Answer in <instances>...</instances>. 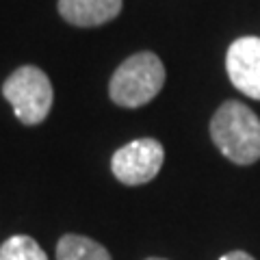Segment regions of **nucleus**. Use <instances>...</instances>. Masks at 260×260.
<instances>
[{"mask_svg": "<svg viewBox=\"0 0 260 260\" xmlns=\"http://www.w3.org/2000/svg\"><path fill=\"white\" fill-rule=\"evenodd\" d=\"M165 85V65L154 52H137L115 70L111 78V100L126 109H137L158 95Z\"/></svg>", "mask_w": 260, "mask_h": 260, "instance_id": "obj_2", "label": "nucleus"}, {"mask_svg": "<svg viewBox=\"0 0 260 260\" xmlns=\"http://www.w3.org/2000/svg\"><path fill=\"white\" fill-rule=\"evenodd\" d=\"M3 95L13 107V113L22 124L37 126L48 117L52 109V85L44 70L35 65H22L5 80Z\"/></svg>", "mask_w": 260, "mask_h": 260, "instance_id": "obj_3", "label": "nucleus"}, {"mask_svg": "<svg viewBox=\"0 0 260 260\" xmlns=\"http://www.w3.org/2000/svg\"><path fill=\"white\" fill-rule=\"evenodd\" d=\"M56 260H113L109 249L80 234H65L56 243Z\"/></svg>", "mask_w": 260, "mask_h": 260, "instance_id": "obj_7", "label": "nucleus"}, {"mask_svg": "<svg viewBox=\"0 0 260 260\" xmlns=\"http://www.w3.org/2000/svg\"><path fill=\"white\" fill-rule=\"evenodd\" d=\"M162 160H165V150L156 139H135L113 154L111 169L113 176L121 184L139 186L150 182L160 172Z\"/></svg>", "mask_w": 260, "mask_h": 260, "instance_id": "obj_4", "label": "nucleus"}, {"mask_svg": "<svg viewBox=\"0 0 260 260\" xmlns=\"http://www.w3.org/2000/svg\"><path fill=\"white\" fill-rule=\"evenodd\" d=\"M225 72L243 95L260 100V37L247 35L232 42L225 54Z\"/></svg>", "mask_w": 260, "mask_h": 260, "instance_id": "obj_5", "label": "nucleus"}, {"mask_svg": "<svg viewBox=\"0 0 260 260\" xmlns=\"http://www.w3.org/2000/svg\"><path fill=\"white\" fill-rule=\"evenodd\" d=\"M219 260H256V258H254V256H249L247 251L237 249V251H230V254H223Z\"/></svg>", "mask_w": 260, "mask_h": 260, "instance_id": "obj_9", "label": "nucleus"}, {"mask_svg": "<svg viewBox=\"0 0 260 260\" xmlns=\"http://www.w3.org/2000/svg\"><path fill=\"white\" fill-rule=\"evenodd\" d=\"M210 139L234 165H254L260 158V119L247 104L228 100L210 119Z\"/></svg>", "mask_w": 260, "mask_h": 260, "instance_id": "obj_1", "label": "nucleus"}, {"mask_svg": "<svg viewBox=\"0 0 260 260\" xmlns=\"http://www.w3.org/2000/svg\"><path fill=\"white\" fill-rule=\"evenodd\" d=\"M148 260H165V258H148Z\"/></svg>", "mask_w": 260, "mask_h": 260, "instance_id": "obj_10", "label": "nucleus"}, {"mask_svg": "<svg viewBox=\"0 0 260 260\" xmlns=\"http://www.w3.org/2000/svg\"><path fill=\"white\" fill-rule=\"evenodd\" d=\"M0 260H48V256L35 239L15 234L0 245Z\"/></svg>", "mask_w": 260, "mask_h": 260, "instance_id": "obj_8", "label": "nucleus"}, {"mask_svg": "<svg viewBox=\"0 0 260 260\" xmlns=\"http://www.w3.org/2000/svg\"><path fill=\"white\" fill-rule=\"evenodd\" d=\"M121 11V0H59V13L74 26H100L115 20Z\"/></svg>", "mask_w": 260, "mask_h": 260, "instance_id": "obj_6", "label": "nucleus"}]
</instances>
